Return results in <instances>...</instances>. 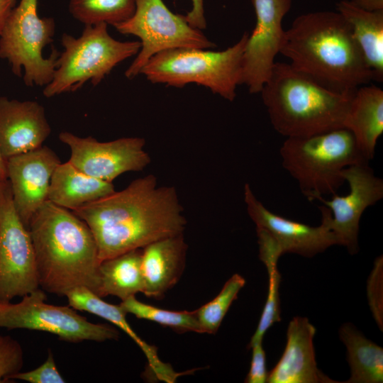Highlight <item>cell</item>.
I'll list each match as a JSON object with an SVG mask.
<instances>
[{
  "label": "cell",
  "instance_id": "6da1fadb",
  "mask_svg": "<svg viewBox=\"0 0 383 383\" xmlns=\"http://www.w3.org/2000/svg\"><path fill=\"white\" fill-rule=\"evenodd\" d=\"M72 212L89 228L100 262L182 234L187 223L175 189L157 187L152 174Z\"/></svg>",
  "mask_w": 383,
  "mask_h": 383
},
{
  "label": "cell",
  "instance_id": "7a4b0ae2",
  "mask_svg": "<svg viewBox=\"0 0 383 383\" xmlns=\"http://www.w3.org/2000/svg\"><path fill=\"white\" fill-rule=\"evenodd\" d=\"M279 53L295 70L335 92L352 94L373 80L349 24L338 11L296 17L284 30Z\"/></svg>",
  "mask_w": 383,
  "mask_h": 383
},
{
  "label": "cell",
  "instance_id": "3957f363",
  "mask_svg": "<svg viewBox=\"0 0 383 383\" xmlns=\"http://www.w3.org/2000/svg\"><path fill=\"white\" fill-rule=\"evenodd\" d=\"M28 230L40 289L65 296L73 289L84 287L97 295L98 248L84 221L48 200L33 214Z\"/></svg>",
  "mask_w": 383,
  "mask_h": 383
},
{
  "label": "cell",
  "instance_id": "277c9868",
  "mask_svg": "<svg viewBox=\"0 0 383 383\" xmlns=\"http://www.w3.org/2000/svg\"><path fill=\"white\" fill-rule=\"evenodd\" d=\"M260 93L274 130L293 138L343 128L355 92L331 91L289 63L275 62Z\"/></svg>",
  "mask_w": 383,
  "mask_h": 383
},
{
  "label": "cell",
  "instance_id": "5b68a950",
  "mask_svg": "<svg viewBox=\"0 0 383 383\" xmlns=\"http://www.w3.org/2000/svg\"><path fill=\"white\" fill-rule=\"evenodd\" d=\"M279 153L282 165L310 201L335 194L344 184L343 170L369 162L350 131L341 128L305 137L287 138Z\"/></svg>",
  "mask_w": 383,
  "mask_h": 383
},
{
  "label": "cell",
  "instance_id": "8992f818",
  "mask_svg": "<svg viewBox=\"0 0 383 383\" xmlns=\"http://www.w3.org/2000/svg\"><path fill=\"white\" fill-rule=\"evenodd\" d=\"M248 33L222 51L176 48L152 56L140 74L152 83L175 87L195 83L233 101L241 84L243 57Z\"/></svg>",
  "mask_w": 383,
  "mask_h": 383
},
{
  "label": "cell",
  "instance_id": "52a82bcc",
  "mask_svg": "<svg viewBox=\"0 0 383 383\" xmlns=\"http://www.w3.org/2000/svg\"><path fill=\"white\" fill-rule=\"evenodd\" d=\"M61 43L64 50L52 80L43 91L48 98L75 91L88 81L99 84L117 65L136 55L141 47L140 41L114 39L106 23L85 25L77 38L63 33Z\"/></svg>",
  "mask_w": 383,
  "mask_h": 383
},
{
  "label": "cell",
  "instance_id": "ba28073f",
  "mask_svg": "<svg viewBox=\"0 0 383 383\" xmlns=\"http://www.w3.org/2000/svg\"><path fill=\"white\" fill-rule=\"evenodd\" d=\"M55 30L53 18L39 16L38 0H20L10 12L0 34V57L26 85L46 86L52 80L60 53L52 49L44 57L43 50L52 43Z\"/></svg>",
  "mask_w": 383,
  "mask_h": 383
},
{
  "label": "cell",
  "instance_id": "9c48e42d",
  "mask_svg": "<svg viewBox=\"0 0 383 383\" xmlns=\"http://www.w3.org/2000/svg\"><path fill=\"white\" fill-rule=\"evenodd\" d=\"M114 27L122 34L140 39V49L125 72L128 79L140 74L148 61L159 52L176 48L216 47L201 30L189 25L184 16L171 11L162 0H135L132 16Z\"/></svg>",
  "mask_w": 383,
  "mask_h": 383
},
{
  "label": "cell",
  "instance_id": "30bf717a",
  "mask_svg": "<svg viewBox=\"0 0 383 383\" xmlns=\"http://www.w3.org/2000/svg\"><path fill=\"white\" fill-rule=\"evenodd\" d=\"M21 298L18 303L0 302V328L48 332L73 343L119 338V332L113 327L91 323L69 305L46 303V294L40 288Z\"/></svg>",
  "mask_w": 383,
  "mask_h": 383
},
{
  "label": "cell",
  "instance_id": "8fae6325",
  "mask_svg": "<svg viewBox=\"0 0 383 383\" xmlns=\"http://www.w3.org/2000/svg\"><path fill=\"white\" fill-rule=\"evenodd\" d=\"M39 288L31 238L15 210L6 179L0 184V302Z\"/></svg>",
  "mask_w": 383,
  "mask_h": 383
},
{
  "label": "cell",
  "instance_id": "7c38bea8",
  "mask_svg": "<svg viewBox=\"0 0 383 383\" xmlns=\"http://www.w3.org/2000/svg\"><path fill=\"white\" fill-rule=\"evenodd\" d=\"M349 185L345 196H332L330 200L318 197L323 204L318 208L324 221L336 238L338 245L345 246L350 255L359 250L360 221L364 211L383 198V180L374 174L369 162L350 165L343 172Z\"/></svg>",
  "mask_w": 383,
  "mask_h": 383
},
{
  "label": "cell",
  "instance_id": "4fadbf2b",
  "mask_svg": "<svg viewBox=\"0 0 383 383\" xmlns=\"http://www.w3.org/2000/svg\"><path fill=\"white\" fill-rule=\"evenodd\" d=\"M59 140L70 149L68 160L93 177L112 182L123 173L140 171L150 162L141 138H122L99 142L92 137L81 138L70 132L59 134Z\"/></svg>",
  "mask_w": 383,
  "mask_h": 383
},
{
  "label": "cell",
  "instance_id": "5bb4252c",
  "mask_svg": "<svg viewBox=\"0 0 383 383\" xmlns=\"http://www.w3.org/2000/svg\"><path fill=\"white\" fill-rule=\"evenodd\" d=\"M256 23L245 48L241 84L250 93H260L270 77L284 30L282 21L291 9L292 0H251Z\"/></svg>",
  "mask_w": 383,
  "mask_h": 383
},
{
  "label": "cell",
  "instance_id": "9a60e30c",
  "mask_svg": "<svg viewBox=\"0 0 383 383\" xmlns=\"http://www.w3.org/2000/svg\"><path fill=\"white\" fill-rule=\"evenodd\" d=\"M60 163L56 153L45 145L5 160L13 204L27 228L33 214L48 200L51 178Z\"/></svg>",
  "mask_w": 383,
  "mask_h": 383
},
{
  "label": "cell",
  "instance_id": "2e32d148",
  "mask_svg": "<svg viewBox=\"0 0 383 383\" xmlns=\"http://www.w3.org/2000/svg\"><path fill=\"white\" fill-rule=\"evenodd\" d=\"M244 200L256 228L265 231L282 254L313 257L338 245L335 236L325 222L321 221L320 226H311L274 213L256 198L248 184L244 187Z\"/></svg>",
  "mask_w": 383,
  "mask_h": 383
},
{
  "label": "cell",
  "instance_id": "e0dca14e",
  "mask_svg": "<svg viewBox=\"0 0 383 383\" xmlns=\"http://www.w3.org/2000/svg\"><path fill=\"white\" fill-rule=\"evenodd\" d=\"M50 133L40 104L0 96V154L4 160L43 145Z\"/></svg>",
  "mask_w": 383,
  "mask_h": 383
},
{
  "label": "cell",
  "instance_id": "ac0fdd59",
  "mask_svg": "<svg viewBox=\"0 0 383 383\" xmlns=\"http://www.w3.org/2000/svg\"><path fill=\"white\" fill-rule=\"evenodd\" d=\"M316 328L306 317L289 323L287 344L275 367L268 373V383H334L317 367L313 343Z\"/></svg>",
  "mask_w": 383,
  "mask_h": 383
},
{
  "label": "cell",
  "instance_id": "d6986e66",
  "mask_svg": "<svg viewBox=\"0 0 383 383\" xmlns=\"http://www.w3.org/2000/svg\"><path fill=\"white\" fill-rule=\"evenodd\" d=\"M186 252L182 233L156 240L142 248L145 296L158 298L176 284L184 267Z\"/></svg>",
  "mask_w": 383,
  "mask_h": 383
},
{
  "label": "cell",
  "instance_id": "ffe728a7",
  "mask_svg": "<svg viewBox=\"0 0 383 383\" xmlns=\"http://www.w3.org/2000/svg\"><path fill=\"white\" fill-rule=\"evenodd\" d=\"M343 128L351 132L360 150L373 159L383 133V91L376 86H361L353 95Z\"/></svg>",
  "mask_w": 383,
  "mask_h": 383
},
{
  "label": "cell",
  "instance_id": "44dd1931",
  "mask_svg": "<svg viewBox=\"0 0 383 383\" xmlns=\"http://www.w3.org/2000/svg\"><path fill=\"white\" fill-rule=\"evenodd\" d=\"M68 305L76 311H87L98 316L123 331L141 348L145 353L151 370L160 379L173 382L179 375L170 365L161 362L156 348L146 343L133 330L126 321V313L120 305H114L104 301L89 289L79 287L67 293Z\"/></svg>",
  "mask_w": 383,
  "mask_h": 383
},
{
  "label": "cell",
  "instance_id": "7402d4cb",
  "mask_svg": "<svg viewBox=\"0 0 383 383\" xmlns=\"http://www.w3.org/2000/svg\"><path fill=\"white\" fill-rule=\"evenodd\" d=\"M115 192L112 182L89 176L69 161L55 169L50 184L48 201L74 210Z\"/></svg>",
  "mask_w": 383,
  "mask_h": 383
},
{
  "label": "cell",
  "instance_id": "603a6c76",
  "mask_svg": "<svg viewBox=\"0 0 383 383\" xmlns=\"http://www.w3.org/2000/svg\"><path fill=\"white\" fill-rule=\"evenodd\" d=\"M336 9L349 24L372 72L373 80L382 82L383 11H365L355 6L350 0L338 2Z\"/></svg>",
  "mask_w": 383,
  "mask_h": 383
},
{
  "label": "cell",
  "instance_id": "cb8c5ba5",
  "mask_svg": "<svg viewBox=\"0 0 383 383\" xmlns=\"http://www.w3.org/2000/svg\"><path fill=\"white\" fill-rule=\"evenodd\" d=\"M141 258L142 249H135L101 261L97 295L101 298L114 296L123 301L137 293H143Z\"/></svg>",
  "mask_w": 383,
  "mask_h": 383
},
{
  "label": "cell",
  "instance_id": "d4e9b609",
  "mask_svg": "<svg viewBox=\"0 0 383 383\" xmlns=\"http://www.w3.org/2000/svg\"><path fill=\"white\" fill-rule=\"evenodd\" d=\"M339 336L347 351L350 377L347 383H382L383 349L367 339L352 323L339 329Z\"/></svg>",
  "mask_w": 383,
  "mask_h": 383
},
{
  "label": "cell",
  "instance_id": "484cf974",
  "mask_svg": "<svg viewBox=\"0 0 383 383\" xmlns=\"http://www.w3.org/2000/svg\"><path fill=\"white\" fill-rule=\"evenodd\" d=\"M135 0H70V14L85 25L106 23L114 26L130 18Z\"/></svg>",
  "mask_w": 383,
  "mask_h": 383
},
{
  "label": "cell",
  "instance_id": "4316f807",
  "mask_svg": "<svg viewBox=\"0 0 383 383\" xmlns=\"http://www.w3.org/2000/svg\"><path fill=\"white\" fill-rule=\"evenodd\" d=\"M126 313L140 319L155 322L179 332L193 331L203 333L195 311H175L160 309L131 296L119 304Z\"/></svg>",
  "mask_w": 383,
  "mask_h": 383
},
{
  "label": "cell",
  "instance_id": "83f0119b",
  "mask_svg": "<svg viewBox=\"0 0 383 383\" xmlns=\"http://www.w3.org/2000/svg\"><path fill=\"white\" fill-rule=\"evenodd\" d=\"M245 284V280L241 275L233 274L213 299L195 311L204 333H216L230 306L237 299L239 292Z\"/></svg>",
  "mask_w": 383,
  "mask_h": 383
},
{
  "label": "cell",
  "instance_id": "f1b7e54d",
  "mask_svg": "<svg viewBox=\"0 0 383 383\" xmlns=\"http://www.w3.org/2000/svg\"><path fill=\"white\" fill-rule=\"evenodd\" d=\"M278 260L279 258L272 256L260 258L268 274V292L260 319L250 339L249 347L255 343L262 342L263 336L267 330L275 323L281 321L279 299L281 275L277 268Z\"/></svg>",
  "mask_w": 383,
  "mask_h": 383
},
{
  "label": "cell",
  "instance_id": "f546056e",
  "mask_svg": "<svg viewBox=\"0 0 383 383\" xmlns=\"http://www.w3.org/2000/svg\"><path fill=\"white\" fill-rule=\"evenodd\" d=\"M23 365L20 343L10 335H0V383L10 382L11 377L21 372Z\"/></svg>",
  "mask_w": 383,
  "mask_h": 383
},
{
  "label": "cell",
  "instance_id": "4dcf8cb0",
  "mask_svg": "<svg viewBox=\"0 0 383 383\" xmlns=\"http://www.w3.org/2000/svg\"><path fill=\"white\" fill-rule=\"evenodd\" d=\"M382 255L376 258L367 283V296L370 309L382 331Z\"/></svg>",
  "mask_w": 383,
  "mask_h": 383
},
{
  "label": "cell",
  "instance_id": "1f68e13d",
  "mask_svg": "<svg viewBox=\"0 0 383 383\" xmlns=\"http://www.w3.org/2000/svg\"><path fill=\"white\" fill-rule=\"evenodd\" d=\"M23 380L30 383H64L66 381L59 372L52 353L49 350L46 360L37 368L19 372L10 378V380Z\"/></svg>",
  "mask_w": 383,
  "mask_h": 383
},
{
  "label": "cell",
  "instance_id": "d6a6232c",
  "mask_svg": "<svg viewBox=\"0 0 383 383\" xmlns=\"http://www.w3.org/2000/svg\"><path fill=\"white\" fill-rule=\"evenodd\" d=\"M249 348L252 349V359L250 370L245 379V382H267L268 373L266 367L265 352L262 342L255 343Z\"/></svg>",
  "mask_w": 383,
  "mask_h": 383
},
{
  "label": "cell",
  "instance_id": "836d02e7",
  "mask_svg": "<svg viewBox=\"0 0 383 383\" xmlns=\"http://www.w3.org/2000/svg\"><path fill=\"white\" fill-rule=\"evenodd\" d=\"M192 8L184 16L187 21L192 27L202 30L206 27L204 11V0H191Z\"/></svg>",
  "mask_w": 383,
  "mask_h": 383
},
{
  "label": "cell",
  "instance_id": "e575fe53",
  "mask_svg": "<svg viewBox=\"0 0 383 383\" xmlns=\"http://www.w3.org/2000/svg\"><path fill=\"white\" fill-rule=\"evenodd\" d=\"M357 7L368 11H383V0H350Z\"/></svg>",
  "mask_w": 383,
  "mask_h": 383
},
{
  "label": "cell",
  "instance_id": "d590c367",
  "mask_svg": "<svg viewBox=\"0 0 383 383\" xmlns=\"http://www.w3.org/2000/svg\"><path fill=\"white\" fill-rule=\"evenodd\" d=\"M15 2L16 0H0V34Z\"/></svg>",
  "mask_w": 383,
  "mask_h": 383
},
{
  "label": "cell",
  "instance_id": "8d00e7d4",
  "mask_svg": "<svg viewBox=\"0 0 383 383\" xmlns=\"http://www.w3.org/2000/svg\"><path fill=\"white\" fill-rule=\"evenodd\" d=\"M6 171L5 160L3 159L0 154V180H6Z\"/></svg>",
  "mask_w": 383,
  "mask_h": 383
},
{
  "label": "cell",
  "instance_id": "74e56055",
  "mask_svg": "<svg viewBox=\"0 0 383 383\" xmlns=\"http://www.w3.org/2000/svg\"><path fill=\"white\" fill-rule=\"evenodd\" d=\"M1 182H2V180H0V184H1Z\"/></svg>",
  "mask_w": 383,
  "mask_h": 383
}]
</instances>
